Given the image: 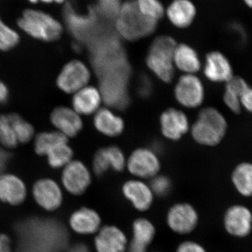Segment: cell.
Masks as SVG:
<instances>
[{
  "mask_svg": "<svg viewBox=\"0 0 252 252\" xmlns=\"http://www.w3.org/2000/svg\"><path fill=\"white\" fill-rule=\"evenodd\" d=\"M158 21L144 16L134 0H128L122 5L116 19L118 34L124 39L137 41L147 37L155 32Z\"/></svg>",
  "mask_w": 252,
  "mask_h": 252,
  "instance_id": "1",
  "label": "cell"
},
{
  "mask_svg": "<svg viewBox=\"0 0 252 252\" xmlns=\"http://www.w3.org/2000/svg\"><path fill=\"white\" fill-rule=\"evenodd\" d=\"M228 124L224 116L216 108L206 107L199 112L191 127V135L197 143L215 147L224 138Z\"/></svg>",
  "mask_w": 252,
  "mask_h": 252,
  "instance_id": "2",
  "label": "cell"
},
{
  "mask_svg": "<svg viewBox=\"0 0 252 252\" xmlns=\"http://www.w3.org/2000/svg\"><path fill=\"white\" fill-rule=\"evenodd\" d=\"M18 27L26 34L44 41H54L62 35V24L44 11L28 9L23 11L17 21Z\"/></svg>",
  "mask_w": 252,
  "mask_h": 252,
  "instance_id": "3",
  "label": "cell"
},
{
  "mask_svg": "<svg viewBox=\"0 0 252 252\" xmlns=\"http://www.w3.org/2000/svg\"><path fill=\"white\" fill-rule=\"evenodd\" d=\"M177 43L171 36H160L151 44L146 63L154 75L165 83H170L175 75L174 53Z\"/></svg>",
  "mask_w": 252,
  "mask_h": 252,
  "instance_id": "4",
  "label": "cell"
},
{
  "mask_svg": "<svg viewBox=\"0 0 252 252\" xmlns=\"http://www.w3.org/2000/svg\"><path fill=\"white\" fill-rule=\"evenodd\" d=\"M200 215L196 207L189 202H177L169 207L165 223L172 233L181 236L192 234L198 228Z\"/></svg>",
  "mask_w": 252,
  "mask_h": 252,
  "instance_id": "5",
  "label": "cell"
},
{
  "mask_svg": "<svg viewBox=\"0 0 252 252\" xmlns=\"http://www.w3.org/2000/svg\"><path fill=\"white\" fill-rule=\"evenodd\" d=\"M222 225L232 238H248L252 233V210L243 204L230 205L223 212Z\"/></svg>",
  "mask_w": 252,
  "mask_h": 252,
  "instance_id": "6",
  "label": "cell"
},
{
  "mask_svg": "<svg viewBox=\"0 0 252 252\" xmlns=\"http://www.w3.org/2000/svg\"><path fill=\"white\" fill-rule=\"evenodd\" d=\"M161 163L158 156L152 149L139 148L126 159V169L133 178L151 180L158 175Z\"/></svg>",
  "mask_w": 252,
  "mask_h": 252,
  "instance_id": "7",
  "label": "cell"
},
{
  "mask_svg": "<svg viewBox=\"0 0 252 252\" xmlns=\"http://www.w3.org/2000/svg\"><path fill=\"white\" fill-rule=\"evenodd\" d=\"M121 193L134 210L142 213L152 208L156 198L149 183L136 178L124 182Z\"/></svg>",
  "mask_w": 252,
  "mask_h": 252,
  "instance_id": "8",
  "label": "cell"
},
{
  "mask_svg": "<svg viewBox=\"0 0 252 252\" xmlns=\"http://www.w3.org/2000/svg\"><path fill=\"white\" fill-rule=\"evenodd\" d=\"M175 97L181 105L196 108L201 105L205 97L203 82L194 74L182 76L176 84Z\"/></svg>",
  "mask_w": 252,
  "mask_h": 252,
  "instance_id": "9",
  "label": "cell"
},
{
  "mask_svg": "<svg viewBox=\"0 0 252 252\" xmlns=\"http://www.w3.org/2000/svg\"><path fill=\"white\" fill-rule=\"evenodd\" d=\"M62 182L65 190L79 196L87 191L92 182V175L84 162L72 160L64 167Z\"/></svg>",
  "mask_w": 252,
  "mask_h": 252,
  "instance_id": "10",
  "label": "cell"
},
{
  "mask_svg": "<svg viewBox=\"0 0 252 252\" xmlns=\"http://www.w3.org/2000/svg\"><path fill=\"white\" fill-rule=\"evenodd\" d=\"M129 238L124 229L115 224L102 225L94 235L96 252H126Z\"/></svg>",
  "mask_w": 252,
  "mask_h": 252,
  "instance_id": "11",
  "label": "cell"
},
{
  "mask_svg": "<svg viewBox=\"0 0 252 252\" xmlns=\"http://www.w3.org/2000/svg\"><path fill=\"white\" fill-rule=\"evenodd\" d=\"M91 79L89 68L84 63L72 61L67 63L58 77L57 84L67 94H75L86 87Z\"/></svg>",
  "mask_w": 252,
  "mask_h": 252,
  "instance_id": "12",
  "label": "cell"
},
{
  "mask_svg": "<svg viewBox=\"0 0 252 252\" xmlns=\"http://www.w3.org/2000/svg\"><path fill=\"white\" fill-rule=\"evenodd\" d=\"M157 234V227L152 220L145 217H137L131 225V238L126 252H148Z\"/></svg>",
  "mask_w": 252,
  "mask_h": 252,
  "instance_id": "13",
  "label": "cell"
},
{
  "mask_svg": "<svg viewBox=\"0 0 252 252\" xmlns=\"http://www.w3.org/2000/svg\"><path fill=\"white\" fill-rule=\"evenodd\" d=\"M100 79V91L102 100L113 108L124 109L128 106V81L122 78L105 77Z\"/></svg>",
  "mask_w": 252,
  "mask_h": 252,
  "instance_id": "14",
  "label": "cell"
},
{
  "mask_svg": "<svg viewBox=\"0 0 252 252\" xmlns=\"http://www.w3.org/2000/svg\"><path fill=\"white\" fill-rule=\"evenodd\" d=\"M126 165L125 155L117 146L99 149L93 159V170L97 177H102L110 170L122 172L125 170Z\"/></svg>",
  "mask_w": 252,
  "mask_h": 252,
  "instance_id": "15",
  "label": "cell"
},
{
  "mask_svg": "<svg viewBox=\"0 0 252 252\" xmlns=\"http://www.w3.org/2000/svg\"><path fill=\"white\" fill-rule=\"evenodd\" d=\"M69 223L71 229L81 235H94L103 225L100 214L89 207H81L73 212Z\"/></svg>",
  "mask_w": 252,
  "mask_h": 252,
  "instance_id": "16",
  "label": "cell"
},
{
  "mask_svg": "<svg viewBox=\"0 0 252 252\" xmlns=\"http://www.w3.org/2000/svg\"><path fill=\"white\" fill-rule=\"evenodd\" d=\"M32 193L36 203L47 211L57 210L63 203L62 190L51 179L38 180L33 187Z\"/></svg>",
  "mask_w": 252,
  "mask_h": 252,
  "instance_id": "17",
  "label": "cell"
},
{
  "mask_svg": "<svg viewBox=\"0 0 252 252\" xmlns=\"http://www.w3.org/2000/svg\"><path fill=\"white\" fill-rule=\"evenodd\" d=\"M203 71L212 82L227 83L234 77L229 60L220 51H212L207 55Z\"/></svg>",
  "mask_w": 252,
  "mask_h": 252,
  "instance_id": "18",
  "label": "cell"
},
{
  "mask_svg": "<svg viewBox=\"0 0 252 252\" xmlns=\"http://www.w3.org/2000/svg\"><path fill=\"white\" fill-rule=\"evenodd\" d=\"M160 126L162 135L172 141L180 140L189 130L188 117L182 111L175 108L162 113Z\"/></svg>",
  "mask_w": 252,
  "mask_h": 252,
  "instance_id": "19",
  "label": "cell"
},
{
  "mask_svg": "<svg viewBox=\"0 0 252 252\" xmlns=\"http://www.w3.org/2000/svg\"><path fill=\"white\" fill-rule=\"evenodd\" d=\"M26 185L17 176L0 175V200L11 205L22 203L26 198Z\"/></svg>",
  "mask_w": 252,
  "mask_h": 252,
  "instance_id": "20",
  "label": "cell"
},
{
  "mask_svg": "<svg viewBox=\"0 0 252 252\" xmlns=\"http://www.w3.org/2000/svg\"><path fill=\"white\" fill-rule=\"evenodd\" d=\"M51 121L60 132L66 137L77 135L83 127V122L79 114L67 107L55 109L51 115Z\"/></svg>",
  "mask_w": 252,
  "mask_h": 252,
  "instance_id": "21",
  "label": "cell"
},
{
  "mask_svg": "<svg viewBox=\"0 0 252 252\" xmlns=\"http://www.w3.org/2000/svg\"><path fill=\"white\" fill-rule=\"evenodd\" d=\"M102 101L98 89L94 86H86L74 94L73 107L77 114L89 115L99 110Z\"/></svg>",
  "mask_w": 252,
  "mask_h": 252,
  "instance_id": "22",
  "label": "cell"
},
{
  "mask_svg": "<svg viewBox=\"0 0 252 252\" xmlns=\"http://www.w3.org/2000/svg\"><path fill=\"white\" fill-rule=\"evenodd\" d=\"M94 126L102 135L117 137L124 132V124L122 118L108 108L99 109L94 117Z\"/></svg>",
  "mask_w": 252,
  "mask_h": 252,
  "instance_id": "23",
  "label": "cell"
},
{
  "mask_svg": "<svg viewBox=\"0 0 252 252\" xmlns=\"http://www.w3.org/2000/svg\"><path fill=\"white\" fill-rule=\"evenodd\" d=\"M167 17L175 27L188 28L196 14V9L189 0H174L167 10Z\"/></svg>",
  "mask_w": 252,
  "mask_h": 252,
  "instance_id": "24",
  "label": "cell"
},
{
  "mask_svg": "<svg viewBox=\"0 0 252 252\" xmlns=\"http://www.w3.org/2000/svg\"><path fill=\"white\" fill-rule=\"evenodd\" d=\"M230 182L236 193L245 198H252V162H242L233 168Z\"/></svg>",
  "mask_w": 252,
  "mask_h": 252,
  "instance_id": "25",
  "label": "cell"
},
{
  "mask_svg": "<svg viewBox=\"0 0 252 252\" xmlns=\"http://www.w3.org/2000/svg\"><path fill=\"white\" fill-rule=\"evenodd\" d=\"M174 65L187 74H194L201 68L197 51L186 44L177 45L174 53Z\"/></svg>",
  "mask_w": 252,
  "mask_h": 252,
  "instance_id": "26",
  "label": "cell"
},
{
  "mask_svg": "<svg viewBox=\"0 0 252 252\" xmlns=\"http://www.w3.org/2000/svg\"><path fill=\"white\" fill-rule=\"evenodd\" d=\"M250 85L243 78L234 76L228 82L225 83L223 94V102L226 107L234 114L241 112L240 97L243 91Z\"/></svg>",
  "mask_w": 252,
  "mask_h": 252,
  "instance_id": "27",
  "label": "cell"
},
{
  "mask_svg": "<svg viewBox=\"0 0 252 252\" xmlns=\"http://www.w3.org/2000/svg\"><path fill=\"white\" fill-rule=\"evenodd\" d=\"M64 143H67V138L61 132H43L36 137L34 149L39 155H46L54 147Z\"/></svg>",
  "mask_w": 252,
  "mask_h": 252,
  "instance_id": "28",
  "label": "cell"
},
{
  "mask_svg": "<svg viewBox=\"0 0 252 252\" xmlns=\"http://www.w3.org/2000/svg\"><path fill=\"white\" fill-rule=\"evenodd\" d=\"M49 165L54 168L64 167L72 161L73 151L67 143L54 147L46 154Z\"/></svg>",
  "mask_w": 252,
  "mask_h": 252,
  "instance_id": "29",
  "label": "cell"
},
{
  "mask_svg": "<svg viewBox=\"0 0 252 252\" xmlns=\"http://www.w3.org/2000/svg\"><path fill=\"white\" fill-rule=\"evenodd\" d=\"M10 123L16 136L18 142H29L34 135V128L29 123L26 122L18 114H13L8 115Z\"/></svg>",
  "mask_w": 252,
  "mask_h": 252,
  "instance_id": "30",
  "label": "cell"
},
{
  "mask_svg": "<svg viewBox=\"0 0 252 252\" xmlns=\"http://www.w3.org/2000/svg\"><path fill=\"white\" fill-rule=\"evenodd\" d=\"M135 1L137 7L144 16L157 21L163 16L165 10L160 0H136Z\"/></svg>",
  "mask_w": 252,
  "mask_h": 252,
  "instance_id": "31",
  "label": "cell"
},
{
  "mask_svg": "<svg viewBox=\"0 0 252 252\" xmlns=\"http://www.w3.org/2000/svg\"><path fill=\"white\" fill-rule=\"evenodd\" d=\"M19 40L17 32L8 26L0 16V50L9 51L17 45Z\"/></svg>",
  "mask_w": 252,
  "mask_h": 252,
  "instance_id": "32",
  "label": "cell"
},
{
  "mask_svg": "<svg viewBox=\"0 0 252 252\" xmlns=\"http://www.w3.org/2000/svg\"><path fill=\"white\" fill-rule=\"evenodd\" d=\"M152 191L158 198H165L168 196L172 190L171 179L166 175H158L151 179L149 183Z\"/></svg>",
  "mask_w": 252,
  "mask_h": 252,
  "instance_id": "33",
  "label": "cell"
},
{
  "mask_svg": "<svg viewBox=\"0 0 252 252\" xmlns=\"http://www.w3.org/2000/svg\"><path fill=\"white\" fill-rule=\"evenodd\" d=\"M0 142L8 148H14L18 143L8 116H0Z\"/></svg>",
  "mask_w": 252,
  "mask_h": 252,
  "instance_id": "34",
  "label": "cell"
},
{
  "mask_svg": "<svg viewBox=\"0 0 252 252\" xmlns=\"http://www.w3.org/2000/svg\"><path fill=\"white\" fill-rule=\"evenodd\" d=\"M95 10L101 17L116 20L122 8L121 0H97Z\"/></svg>",
  "mask_w": 252,
  "mask_h": 252,
  "instance_id": "35",
  "label": "cell"
},
{
  "mask_svg": "<svg viewBox=\"0 0 252 252\" xmlns=\"http://www.w3.org/2000/svg\"><path fill=\"white\" fill-rule=\"evenodd\" d=\"M175 252H208L203 245L196 240H185L176 248Z\"/></svg>",
  "mask_w": 252,
  "mask_h": 252,
  "instance_id": "36",
  "label": "cell"
},
{
  "mask_svg": "<svg viewBox=\"0 0 252 252\" xmlns=\"http://www.w3.org/2000/svg\"><path fill=\"white\" fill-rule=\"evenodd\" d=\"M153 91V83L147 75L141 76L137 85V93L142 98L150 97Z\"/></svg>",
  "mask_w": 252,
  "mask_h": 252,
  "instance_id": "37",
  "label": "cell"
},
{
  "mask_svg": "<svg viewBox=\"0 0 252 252\" xmlns=\"http://www.w3.org/2000/svg\"><path fill=\"white\" fill-rule=\"evenodd\" d=\"M240 104L242 108L248 112L252 113V87L249 85L245 89L240 97Z\"/></svg>",
  "mask_w": 252,
  "mask_h": 252,
  "instance_id": "38",
  "label": "cell"
},
{
  "mask_svg": "<svg viewBox=\"0 0 252 252\" xmlns=\"http://www.w3.org/2000/svg\"><path fill=\"white\" fill-rule=\"evenodd\" d=\"M0 252H11V241L6 235L0 234Z\"/></svg>",
  "mask_w": 252,
  "mask_h": 252,
  "instance_id": "39",
  "label": "cell"
},
{
  "mask_svg": "<svg viewBox=\"0 0 252 252\" xmlns=\"http://www.w3.org/2000/svg\"><path fill=\"white\" fill-rule=\"evenodd\" d=\"M9 97V91L4 83L0 81V104L4 103Z\"/></svg>",
  "mask_w": 252,
  "mask_h": 252,
  "instance_id": "40",
  "label": "cell"
},
{
  "mask_svg": "<svg viewBox=\"0 0 252 252\" xmlns=\"http://www.w3.org/2000/svg\"><path fill=\"white\" fill-rule=\"evenodd\" d=\"M69 252H91L89 246L84 243H77L73 245Z\"/></svg>",
  "mask_w": 252,
  "mask_h": 252,
  "instance_id": "41",
  "label": "cell"
},
{
  "mask_svg": "<svg viewBox=\"0 0 252 252\" xmlns=\"http://www.w3.org/2000/svg\"><path fill=\"white\" fill-rule=\"evenodd\" d=\"M9 158V154L4 152V151L0 149V172L4 169Z\"/></svg>",
  "mask_w": 252,
  "mask_h": 252,
  "instance_id": "42",
  "label": "cell"
},
{
  "mask_svg": "<svg viewBox=\"0 0 252 252\" xmlns=\"http://www.w3.org/2000/svg\"><path fill=\"white\" fill-rule=\"evenodd\" d=\"M244 1H245V3L246 4L247 6L252 9V0H244Z\"/></svg>",
  "mask_w": 252,
  "mask_h": 252,
  "instance_id": "43",
  "label": "cell"
},
{
  "mask_svg": "<svg viewBox=\"0 0 252 252\" xmlns=\"http://www.w3.org/2000/svg\"><path fill=\"white\" fill-rule=\"evenodd\" d=\"M39 1H42L46 4H51V3L55 2V0H39Z\"/></svg>",
  "mask_w": 252,
  "mask_h": 252,
  "instance_id": "44",
  "label": "cell"
},
{
  "mask_svg": "<svg viewBox=\"0 0 252 252\" xmlns=\"http://www.w3.org/2000/svg\"><path fill=\"white\" fill-rule=\"evenodd\" d=\"M29 2H31V4H36V3L39 2V0H28Z\"/></svg>",
  "mask_w": 252,
  "mask_h": 252,
  "instance_id": "45",
  "label": "cell"
},
{
  "mask_svg": "<svg viewBox=\"0 0 252 252\" xmlns=\"http://www.w3.org/2000/svg\"><path fill=\"white\" fill-rule=\"evenodd\" d=\"M65 0H55V3H57V4H63Z\"/></svg>",
  "mask_w": 252,
  "mask_h": 252,
  "instance_id": "46",
  "label": "cell"
},
{
  "mask_svg": "<svg viewBox=\"0 0 252 252\" xmlns=\"http://www.w3.org/2000/svg\"><path fill=\"white\" fill-rule=\"evenodd\" d=\"M158 252V251H157V252Z\"/></svg>",
  "mask_w": 252,
  "mask_h": 252,
  "instance_id": "47",
  "label": "cell"
}]
</instances>
